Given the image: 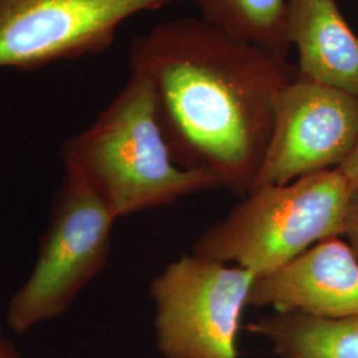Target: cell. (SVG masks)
Segmentation results:
<instances>
[{
    "mask_svg": "<svg viewBox=\"0 0 358 358\" xmlns=\"http://www.w3.org/2000/svg\"><path fill=\"white\" fill-rule=\"evenodd\" d=\"M129 64L152 84L157 118L179 166L248 195L279 94L299 76L297 66L202 16L170 19L133 38Z\"/></svg>",
    "mask_w": 358,
    "mask_h": 358,
    "instance_id": "6da1fadb",
    "label": "cell"
},
{
    "mask_svg": "<svg viewBox=\"0 0 358 358\" xmlns=\"http://www.w3.org/2000/svg\"><path fill=\"white\" fill-rule=\"evenodd\" d=\"M62 153L64 167L90 180L115 219L222 187L214 176L174 161L152 84L136 72L90 128L65 142Z\"/></svg>",
    "mask_w": 358,
    "mask_h": 358,
    "instance_id": "7a4b0ae2",
    "label": "cell"
},
{
    "mask_svg": "<svg viewBox=\"0 0 358 358\" xmlns=\"http://www.w3.org/2000/svg\"><path fill=\"white\" fill-rule=\"evenodd\" d=\"M352 187L337 170L259 187L206 230L192 254L260 275L325 239L344 236Z\"/></svg>",
    "mask_w": 358,
    "mask_h": 358,
    "instance_id": "3957f363",
    "label": "cell"
},
{
    "mask_svg": "<svg viewBox=\"0 0 358 358\" xmlns=\"http://www.w3.org/2000/svg\"><path fill=\"white\" fill-rule=\"evenodd\" d=\"M115 220L90 180L65 167L35 267L8 306L7 322L13 331L26 333L71 307L105 267Z\"/></svg>",
    "mask_w": 358,
    "mask_h": 358,
    "instance_id": "277c9868",
    "label": "cell"
},
{
    "mask_svg": "<svg viewBox=\"0 0 358 358\" xmlns=\"http://www.w3.org/2000/svg\"><path fill=\"white\" fill-rule=\"evenodd\" d=\"M255 276L194 254L170 263L150 285L162 356L239 358L238 334Z\"/></svg>",
    "mask_w": 358,
    "mask_h": 358,
    "instance_id": "5b68a950",
    "label": "cell"
},
{
    "mask_svg": "<svg viewBox=\"0 0 358 358\" xmlns=\"http://www.w3.org/2000/svg\"><path fill=\"white\" fill-rule=\"evenodd\" d=\"M185 0H0V68L34 71L108 50L137 13Z\"/></svg>",
    "mask_w": 358,
    "mask_h": 358,
    "instance_id": "8992f818",
    "label": "cell"
},
{
    "mask_svg": "<svg viewBox=\"0 0 358 358\" xmlns=\"http://www.w3.org/2000/svg\"><path fill=\"white\" fill-rule=\"evenodd\" d=\"M357 141V96L297 76L279 94L252 190L336 169Z\"/></svg>",
    "mask_w": 358,
    "mask_h": 358,
    "instance_id": "52a82bcc",
    "label": "cell"
},
{
    "mask_svg": "<svg viewBox=\"0 0 358 358\" xmlns=\"http://www.w3.org/2000/svg\"><path fill=\"white\" fill-rule=\"evenodd\" d=\"M248 307L322 319L358 316V259L340 236L315 244L278 268L256 275Z\"/></svg>",
    "mask_w": 358,
    "mask_h": 358,
    "instance_id": "ba28073f",
    "label": "cell"
},
{
    "mask_svg": "<svg viewBox=\"0 0 358 358\" xmlns=\"http://www.w3.org/2000/svg\"><path fill=\"white\" fill-rule=\"evenodd\" d=\"M285 28L299 76L358 97V38L336 0H287Z\"/></svg>",
    "mask_w": 358,
    "mask_h": 358,
    "instance_id": "9c48e42d",
    "label": "cell"
},
{
    "mask_svg": "<svg viewBox=\"0 0 358 358\" xmlns=\"http://www.w3.org/2000/svg\"><path fill=\"white\" fill-rule=\"evenodd\" d=\"M248 332L264 338L275 358H358V316L273 313L251 322Z\"/></svg>",
    "mask_w": 358,
    "mask_h": 358,
    "instance_id": "30bf717a",
    "label": "cell"
},
{
    "mask_svg": "<svg viewBox=\"0 0 358 358\" xmlns=\"http://www.w3.org/2000/svg\"><path fill=\"white\" fill-rule=\"evenodd\" d=\"M201 16L234 38L288 57L287 0H195Z\"/></svg>",
    "mask_w": 358,
    "mask_h": 358,
    "instance_id": "8fae6325",
    "label": "cell"
},
{
    "mask_svg": "<svg viewBox=\"0 0 358 358\" xmlns=\"http://www.w3.org/2000/svg\"><path fill=\"white\" fill-rule=\"evenodd\" d=\"M344 236L358 259V187L352 192L345 220Z\"/></svg>",
    "mask_w": 358,
    "mask_h": 358,
    "instance_id": "7c38bea8",
    "label": "cell"
},
{
    "mask_svg": "<svg viewBox=\"0 0 358 358\" xmlns=\"http://www.w3.org/2000/svg\"><path fill=\"white\" fill-rule=\"evenodd\" d=\"M348 180L349 186L352 187V190L358 187V141L355 146V149L352 150V153L349 154V157L338 167H336Z\"/></svg>",
    "mask_w": 358,
    "mask_h": 358,
    "instance_id": "4fadbf2b",
    "label": "cell"
},
{
    "mask_svg": "<svg viewBox=\"0 0 358 358\" xmlns=\"http://www.w3.org/2000/svg\"><path fill=\"white\" fill-rule=\"evenodd\" d=\"M0 358H17L13 346L0 336Z\"/></svg>",
    "mask_w": 358,
    "mask_h": 358,
    "instance_id": "5bb4252c",
    "label": "cell"
}]
</instances>
